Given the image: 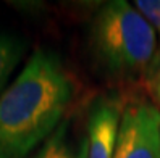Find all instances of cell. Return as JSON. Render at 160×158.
<instances>
[{
  "label": "cell",
  "mask_w": 160,
  "mask_h": 158,
  "mask_svg": "<svg viewBox=\"0 0 160 158\" xmlns=\"http://www.w3.org/2000/svg\"><path fill=\"white\" fill-rule=\"evenodd\" d=\"M74 82L60 58L37 49L0 94V158H26L65 121Z\"/></svg>",
  "instance_id": "obj_1"
},
{
  "label": "cell",
  "mask_w": 160,
  "mask_h": 158,
  "mask_svg": "<svg viewBox=\"0 0 160 158\" xmlns=\"http://www.w3.org/2000/svg\"><path fill=\"white\" fill-rule=\"evenodd\" d=\"M92 58L105 76L118 82L154 78L160 65L158 36L134 5L105 3L89 29Z\"/></svg>",
  "instance_id": "obj_2"
},
{
  "label": "cell",
  "mask_w": 160,
  "mask_h": 158,
  "mask_svg": "<svg viewBox=\"0 0 160 158\" xmlns=\"http://www.w3.org/2000/svg\"><path fill=\"white\" fill-rule=\"evenodd\" d=\"M115 158H160V108L152 102L123 107Z\"/></svg>",
  "instance_id": "obj_3"
},
{
  "label": "cell",
  "mask_w": 160,
  "mask_h": 158,
  "mask_svg": "<svg viewBox=\"0 0 160 158\" xmlns=\"http://www.w3.org/2000/svg\"><path fill=\"white\" fill-rule=\"evenodd\" d=\"M123 102L117 94L99 95L88 118V158H115Z\"/></svg>",
  "instance_id": "obj_4"
},
{
  "label": "cell",
  "mask_w": 160,
  "mask_h": 158,
  "mask_svg": "<svg viewBox=\"0 0 160 158\" xmlns=\"http://www.w3.org/2000/svg\"><path fill=\"white\" fill-rule=\"evenodd\" d=\"M31 158H88V136L74 144L68 136V121H63Z\"/></svg>",
  "instance_id": "obj_5"
},
{
  "label": "cell",
  "mask_w": 160,
  "mask_h": 158,
  "mask_svg": "<svg viewBox=\"0 0 160 158\" xmlns=\"http://www.w3.org/2000/svg\"><path fill=\"white\" fill-rule=\"evenodd\" d=\"M26 52V44L21 37L0 31V94L7 89L15 68Z\"/></svg>",
  "instance_id": "obj_6"
},
{
  "label": "cell",
  "mask_w": 160,
  "mask_h": 158,
  "mask_svg": "<svg viewBox=\"0 0 160 158\" xmlns=\"http://www.w3.org/2000/svg\"><path fill=\"white\" fill-rule=\"evenodd\" d=\"M133 5L147 20V23L154 27V31L158 36V44H160V0H138Z\"/></svg>",
  "instance_id": "obj_7"
},
{
  "label": "cell",
  "mask_w": 160,
  "mask_h": 158,
  "mask_svg": "<svg viewBox=\"0 0 160 158\" xmlns=\"http://www.w3.org/2000/svg\"><path fill=\"white\" fill-rule=\"evenodd\" d=\"M152 84H154V95H155V100H157V107L160 108V65H158V68L154 74V78H152Z\"/></svg>",
  "instance_id": "obj_8"
}]
</instances>
